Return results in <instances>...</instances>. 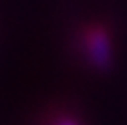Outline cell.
Wrapping results in <instances>:
<instances>
[{
    "label": "cell",
    "mask_w": 127,
    "mask_h": 125,
    "mask_svg": "<svg viewBox=\"0 0 127 125\" xmlns=\"http://www.w3.org/2000/svg\"><path fill=\"white\" fill-rule=\"evenodd\" d=\"M80 54L94 67H107L112 58V37L101 24H90L80 30Z\"/></svg>",
    "instance_id": "obj_1"
},
{
    "label": "cell",
    "mask_w": 127,
    "mask_h": 125,
    "mask_svg": "<svg viewBox=\"0 0 127 125\" xmlns=\"http://www.w3.org/2000/svg\"><path fill=\"white\" fill-rule=\"evenodd\" d=\"M56 125H77L73 120H69V118H62V120L56 121Z\"/></svg>",
    "instance_id": "obj_2"
}]
</instances>
